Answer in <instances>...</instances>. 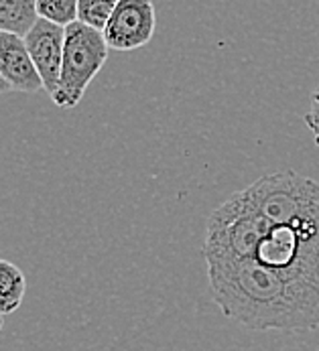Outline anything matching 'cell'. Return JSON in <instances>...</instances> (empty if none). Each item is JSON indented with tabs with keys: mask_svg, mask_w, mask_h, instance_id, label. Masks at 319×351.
Listing matches in <instances>:
<instances>
[{
	"mask_svg": "<svg viewBox=\"0 0 319 351\" xmlns=\"http://www.w3.org/2000/svg\"><path fill=\"white\" fill-rule=\"evenodd\" d=\"M204 258L263 266L319 319V183L289 169L232 193L208 219Z\"/></svg>",
	"mask_w": 319,
	"mask_h": 351,
	"instance_id": "cell-1",
	"label": "cell"
},
{
	"mask_svg": "<svg viewBox=\"0 0 319 351\" xmlns=\"http://www.w3.org/2000/svg\"><path fill=\"white\" fill-rule=\"evenodd\" d=\"M108 43L104 33L80 21L65 27V47L59 86L51 100L59 108H75L88 86L100 73L108 59Z\"/></svg>",
	"mask_w": 319,
	"mask_h": 351,
	"instance_id": "cell-2",
	"label": "cell"
},
{
	"mask_svg": "<svg viewBox=\"0 0 319 351\" xmlns=\"http://www.w3.org/2000/svg\"><path fill=\"white\" fill-rule=\"evenodd\" d=\"M157 29V10L153 0H118L104 27L108 47L134 51L145 47Z\"/></svg>",
	"mask_w": 319,
	"mask_h": 351,
	"instance_id": "cell-3",
	"label": "cell"
},
{
	"mask_svg": "<svg viewBox=\"0 0 319 351\" xmlns=\"http://www.w3.org/2000/svg\"><path fill=\"white\" fill-rule=\"evenodd\" d=\"M25 43L33 57V63L43 80V90L51 96L61 77L63 47H65V27L51 21L39 19L31 31L25 35Z\"/></svg>",
	"mask_w": 319,
	"mask_h": 351,
	"instance_id": "cell-4",
	"label": "cell"
},
{
	"mask_svg": "<svg viewBox=\"0 0 319 351\" xmlns=\"http://www.w3.org/2000/svg\"><path fill=\"white\" fill-rule=\"evenodd\" d=\"M0 77L10 92L35 94L43 90V80L33 63L25 37L0 31Z\"/></svg>",
	"mask_w": 319,
	"mask_h": 351,
	"instance_id": "cell-5",
	"label": "cell"
},
{
	"mask_svg": "<svg viewBox=\"0 0 319 351\" xmlns=\"http://www.w3.org/2000/svg\"><path fill=\"white\" fill-rule=\"evenodd\" d=\"M37 21V0H0V31L25 37Z\"/></svg>",
	"mask_w": 319,
	"mask_h": 351,
	"instance_id": "cell-6",
	"label": "cell"
},
{
	"mask_svg": "<svg viewBox=\"0 0 319 351\" xmlns=\"http://www.w3.org/2000/svg\"><path fill=\"white\" fill-rule=\"evenodd\" d=\"M27 293V278L19 266L8 260H0V313H14Z\"/></svg>",
	"mask_w": 319,
	"mask_h": 351,
	"instance_id": "cell-7",
	"label": "cell"
},
{
	"mask_svg": "<svg viewBox=\"0 0 319 351\" xmlns=\"http://www.w3.org/2000/svg\"><path fill=\"white\" fill-rule=\"evenodd\" d=\"M118 0H80L78 2V21L104 31L108 19L112 16Z\"/></svg>",
	"mask_w": 319,
	"mask_h": 351,
	"instance_id": "cell-8",
	"label": "cell"
},
{
	"mask_svg": "<svg viewBox=\"0 0 319 351\" xmlns=\"http://www.w3.org/2000/svg\"><path fill=\"white\" fill-rule=\"evenodd\" d=\"M78 2L80 0H37L39 19L67 27L78 21Z\"/></svg>",
	"mask_w": 319,
	"mask_h": 351,
	"instance_id": "cell-9",
	"label": "cell"
},
{
	"mask_svg": "<svg viewBox=\"0 0 319 351\" xmlns=\"http://www.w3.org/2000/svg\"><path fill=\"white\" fill-rule=\"evenodd\" d=\"M303 120H305L307 128L311 130V134H314V141H316V145L319 147V86H318V90L314 92V96H311V104H309V110L305 112Z\"/></svg>",
	"mask_w": 319,
	"mask_h": 351,
	"instance_id": "cell-10",
	"label": "cell"
},
{
	"mask_svg": "<svg viewBox=\"0 0 319 351\" xmlns=\"http://www.w3.org/2000/svg\"><path fill=\"white\" fill-rule=\"evenodd\" d=\"M4 92H10V88H8V84L0 77V94H4Z\"/></svg>",
	"mask_w": 319,
	"mask_h": 351,
	"instance_id": "cell-11",
	"label": "cell"
},
{
	"mask_svg": "<svg viewBox=\"0 0 319 351\" xmlns=\"http://www.w3.org/2000/svg\"><path fill=\"white\" fill-rule=\"evenodd\" d=\"M2 317H4V315L0 313V329H2Z\"/></svg>",
	"mask_w": 319,
	"mask_h": 351,
	"instance_id": "cell-12",
	"label": "cell"
}]
</instances>
